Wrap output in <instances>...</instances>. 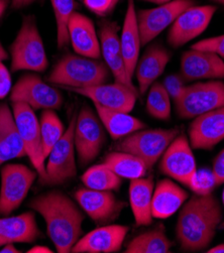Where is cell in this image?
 <instances>
[{"instance_id":"obj_1","label":"cell","mask_w":224,"mask_h":253,"mask_svg":"<svg viewBox=\"0 0 224 253\" xmlns=\"http://www.w3.org/2000/svg\"><path fill=\"white\" fill-rule=\"evenodd\" d=\"M29 207L42 215L46 233L59 253L71 252L82 235L84 215L64 193L51 191L34 198Z\"/></svg>"},{"instance_id":"obj_2","label":"cell","mask_w":224,"mask_h":253,"mask_svg":"<svg viewBox=\"0 0 224 253\" xmlns=\"http://www.w3.org/2000/svg\"><path fill=\"white\" fill-rule=\"evenodd\" d=\"M222 217L221 205L212 194H194L182 206L176 225V237L181 249L188 252L206 249L216 234Z\"/></svg>"},{"instance_id":"obj_3","label":"cell","mask_w":224,"mask_h":253,"mask_svg":"<svg viewBox=\"0 0 224 253\" xmlns=\"http://www.w3.org/2000/svg\"><path fill=\"white\" fill-rule=\"evenodd\" d=\"M110 71L105 63L80 55L63 57L47 76V82L62 88H85L105 84Z\"/></svg>"},{"instance_id":"obj_4","label":"cell","mask_w":224,"mask_h":253,"mask_svg":"<svg viewBox=\"0 0 224 253\" xmlns=\"http://www.w3.org/2000/svg\"><path fill=\"white\" fill-rule=\"evenodd\" d=\"M11 71L45 72L48 61L42 36L34 16H26L10 46Z\"/></svg>"},{"instance_id":"obj_5","label":"cell","mask_w":224,"mask_h":253,"mask_svg":"<svg viewBox=\"0 0 224 253\" xmlns=\"http://www.w3.org/2000/svg\"><path fill=\"white\" fill-rule=\"evenodd\" d=\"M178 135L177 128L140 129L121 138L114 148L139 158L147 165L148 169H152Z\"/></svg>"},{"instance_id":"obj_6","label":"cell","mask_w":224,"mask_h":253,"mask_svg":"<svg viewBox=\"0 0 224 253\" xmlns=\"http://www.w3.org/2000/svg\"><path fill=\"white\" fill-rule=\"evenodd\" d=\"M180 118L192 119L224 106V83L209 81L185 86L181 95L174 100Z\"/></svg>"},{"instance_id":"obj_7","label":"cell","mask_w":224,"mask_h":253,"mask_svg":"<svg viewBox=\"0 0 224 253\" xmlns=\"http://www.w3.org/2000/svg\"><path fill=\"white\" fill-rule=\"evenodd\" d=\"M76 119L77 115H73L63 136L49 151L45 165L46 175L42 184L46 186H58L76 176V149H75L74 143Z\"/></svg>"},{"instance_id":"obj_8","label":"cell","mask_w":224,"mask_h":253,"mask_svg":"<svg viewBox=\"0 0 224 253\" xmlns=\"http://www.w3.org/2000/svg\"><path fill=\"white\" fill-rule=\"evenodd\" d=\"M106 142L104 126L98 115L84 106L77 115L74 131V143L79 164L82 167L93 162Z\"/></svg>"},{"instance_id":"obj_9","label":"cell","mask_w":224,"mask_h":253,"mask_svg":"<svg viewBox=\"0 0 224 253\" xmlns=\"http://www.w3.org/2000/svg\"><path fill=\"white\" fill-rule=\"evenodd\" d=\"M0 215L8 216L27 198L38 172L21 164H7L0 170Z\"/></svg>"},{"instance_id":"obj_10","label":"cell","mask_w":224,"mask_h":253,"mask_svg":"<svg viewBox=\"0 0 224 253\" xmlns=\"http://www.w3.org/2000/svg\"><path fill=\"white\" fill-rule=\"evenodd\" d=\"M11 110L24 148H26L27 156L40 175L41 183H43L46 175V159L44 154L40 121L35 114V110L26 103L12 102Z\"/></svg>"},{"instance_id":"obj_11","label":"cell","mask_w":224,"mask_h":253,"mask_svg":"<svg viewBox=\"0 0 224 253\" xmlns=\"http://www.w3.org/2000/svg\"><path fill=\"white\" fill-rule=\"evenodd\" d=\"M11 102H22L38 109H60L63 97L60 91L44 82L36 74L23 75L10 91Z\"/></svg>"},{"instance_id":"obj_12","label":"cell","mask_w":224,"mask_h":253,"mask_svg":"<svg viewBox=\"0 0 224 253\" xmlns=\"http://www.w3.org/2000/svg\"><path fill=\"white\" fill-rule=\"evenodd\" d=\"M160 171L171 179L191 188L197 172L196 160L192 146L185 135L174 139L161 158Z\"/></svg>"},{"instance_id":"obj_13","label":"cell","mask_w":224,"mask_h":253,"mask_svg":"<svg viewBox=\"0 0 224 253\" xmlns=\"http://www.w3.org/2000/svg\"><path fill=\"white\" fill-rule=\"evenodd\" d=\"M193 5H195L194 0H172L157 7L136 12L141 45L153 42L184 10Z\"/></svg>"},{"instance_id":"obj_14","label":"cell","mask_w":224,"mask_h":253,"mask_svg":"<svg viewBox=\"0 0 224 253\" xmlns=\"http://www.w3.org/2000/svg\"><path fill=\"white\" fill-rule=\"evenodd\" d=\"M217 7L196 4L184 10L171 25L167 36L172 47H180L203 34L208 28Z\"/></svg>"},{"instance_id":"obj_15","label":"cell","mask_w":224,"mask_h":253,"mask_svg":"<svg viewBox=\"0 0 224 253\" xmlns=\"http://www.w3.org/2000/svg\"><path fill=\"white\" fill-rule=\"evenodd\" d=\"M89 98L93 103L104 108L130 113L137 100V90L121 83L100 84L85 88H63Z\"/></svg>"},{"instance_id":"obj_16","label":"cell","mask_w":224,"mask_h":253,"mask_svg":"<svg viewBox=\"0 0 224 253\" xmlns=\"http://www.w3.org/2000/svg\"><path fill=\"white\" fill-rule=\"evenodd\" d=\"M99 42H100L101 55L104 58V63L108 67L110 73H112L115 82L137 90L127 72L126 63H124L121 53L118 27L115 22L104 21L101 23L100 32H99Z\"/></svg>"},{"instance_id":"obj_17","label":"cell","mask_w":224,"mask_h":253,"mask_svg":"<svg viewBox=\"0 0 224 253\" xmlns=\"http://www.w3.org/2000/svg\"><path fill=\"white\" fill-rule=\"evenodd\" d=\"M224 139V106L194 118L189 127V141L194 149H212Z\"/></svg>"},{"instance_id":"obj_18","label":"cell","mask_w":224,"mask_h":253,"mask_svg":"<svg viewBox=\"0 0 224 253\" xmlns=\"http://www.w3.org/2000/svg\"><path fill=\"white\" fill-rule=\"evenodd\" d=\"M75 199L83 211L96 223H107L114 220L124 207L112 191H96L88 188L79 189Z\"/></svg>"},{"instance_id":"obj_19","label":"cell","mask_w":224,"mask_h":253,"mask_svg":"<svg viewBox=\"0 0 224 253\" xmlns=\"http://www.w3.org/2000/svg\"><path fill=\"white\" fill-rule=\"evenodd\" d=\"M185 81L224 79V61L219 56L190 48L181 58V74Z\"/></svg>"},{"instance_id":"obj_20","label":"cell","mask_w":224,"mask_h":253,"mask_svg":"<svg viewBox=\"0 0 224 253\" xmlns=\"http://www.w3.org/2000/svg\"><path fill=\"white\" fill-rule=\"evenodd\" d=\"M130 228L124 225L99 227L81 237L71 250L73 253H113L121 249Z\"/></svg>"},{"instance_id":"obj_21","label":"cell","mask_w":224,"mask_h":253,"mask_svg":"<svg viewBox=\"0 0 224 253\" xmlns=\"http://www.w3.org/2000/svg\"><path fill=\"white\" fill-rule=\"evenodd\" d=\"M69 41L77 55L99 59L101 48L93 21L86 15L74 11L68 25Z\"/></svg>"},{"instance_id":"obj_22","label":"cell","mask_w":224,"mask_h":253,"mask_svg":"<svg viewBox=\"0 0 224 253\" xmlns=\"http://www.w3.org/2000/svg\"><path fill=\"white\" fill-rule=\"evenodd\" d=\"M41 237L34 212L0 218V248L8 243H33Z\"/></svg>"},{"instance_id":"obj_23","label":"cell","mask_w":224,"mask_h":253,"mask_svg":"<svg viewBox=\"0 0 224 253\" xmlns=\"http://www.w3.org/2000/svg\"><path fill=\"white\" fill-rule=\"evenodd\" d=\"M141 46L136 9L134 0H129L120 36V47L129 77L133 80Z\"/></svg>"},{"instance_id":"obj_24","label":"cell","mask_w":224,"mask_h":253,"mask_svg":"<svg viewBox=\"0 0 224 253\" xmlns=\"http://www.w3.org/2000/svg\"><path fill=\"white\" fill-rule=\"evenodd\" d=\"M26 156L12 110L7 104H0V166Z\"/></svg>"},{"instance_id":"obj_25","label":"cell","mask_w":224,"mask_h":253,"mask_svg":"<svg viewBox=\"0 0 224 253\" xmlns=\"http://www.w3.org/2000/svg\"><path fill=\"white\" fill-rule=\"evenodd\" d=\"M170 60L171 55L164 46L155 44L145 50L143 56L138 60L134 72L140 94H144L157 81Z\"/></svg>"},{"instance_id":"obj_26","label":"cell","mask_w":224,"mask_h":253,"mask_svg":"<svg viewBox=\"0 0 224 253\" xmlns=\"http://www.w3.org/2000/svg\"><path fill=\"white\" fill-rule=\"evenodd\" d=\"M189 194L169 179L160 181L155 187L152 201V214L155 219H167L183 205Z\"/></svg>"},{"instance_id":"obj_27","label":"cell","mask_w":224,"mask_h":253,"mask_svg":"<svg viewBox=\"0 0 224 253\" xmlns=\"http://www.w3.org/2000/svg\"><path fill=\"white\" fill-rule=\"evenodd\" d=\"M155 190L154 179L139 178L131 181L130 203L134 221L139 226H147L153 221L152 201Z\"/></svg>"},{"instance_id":"obj_28","label":"cell","mask_w":224,"mask_h":253,"mask_svg":"<svg viewBox=\"0 0 224 253\" xmlns=\"http://www.w3.org/2000/svg\"><path fill=\"white\" fill-rule=\"evenodd\" d=\"M93 104L105 130L115 140L121 139L146 127L141 120L132 116L130 113L107 109L96 103Z\"/></svg>"},{"instance_id":"obj_29","label":"cell","mask_w":224,"mask_h":253,"mask_svg":"<svg viewBox=\"0 0 224 253\" xmlns=\"http://www.w3.org/2000/svg\"><path fill=\"white\" fill-rule=\"evenodd\" d=\"M104 164L121 179H129L131 181L143 178L149 169L147 165L139 158L119 150L109 153L104 159Z\"/></svg>"},{"instance_id":"obj_30","label":"cell","mask_w":224,"mask_h":253,"mask_svg":"<svg viewBox=\"0 0 224 253\" xmlns=\"http://www.w3.org/2000/svg\"><path fill=\"white\" fill-rule=\"evenodd\" d=\"M173 242L167 237L163 226L154 230L139 234L129 242L127 253H167L170 252Z\"/></svg>"},{"instance_id":"obj_31","label":"cell","mask_w":224,"mask_h":253,"mask_svg":"<svg viewBox=\"0 0 224 253\" xmlns=\"http://www.w3.org/2000/svg\"><path fill=\"white\" fill-rule=\"evenodd\" d=\"M86 188L96 191H117L121 186V178L104 163L89 168L82 175Z\"/></svg>"},{"instance_id":"obj_32","label":"cell","mask_w":224,"mask_h":253,"mask_svg":"<svg viewBox=\"0 0 224 253\" xmlns=\"http://www.w3.org/2000/svg\"><path fill=\"white\" fill-rule=\"evenodd\" d=\"M40 128L44 154L46 159L49 151L63 136L66 128L57 113L52 109H45L43 111L40 121Z\"/></svg>"},{"instance_id":"obj_33","label":"cell","mask_w":224,"mask_h":253,"mask_svg":"<svg viewBox=\"0 0 224 253\" xmlns=\"http://www.w3.org/2000/svg\"><path fill=\"white\" fill-rule=\"evenodd\" d=\"M146 98V111L154 118L168 120L171 117V97L163 83L155 82L148 88Z\"/></svg>"},{"instance_id":"obj_34","label":"cell","mask_w":224,"mask_h":253,"mask_svg":"<svg viewBox=\"0 0 224 253\" xmlns=\"http://www.w3.org/2000/svg\"><path fill=\"white\" fill-rule=\"evenodd\" d=\"M57 25V45L63 48L70 42L68 25L76 3L74 0H51Z\"/></svg>"},{"instance_id":"obj_35","label":"cell","mask_w":224,"mask_h":253,"mask_svg":"<svg viewBox=\"0 0 224 253\" xmlns=\"http://www.w3.org/2000/svg\"><path fill=\"white\" fill-rule=\"evenodd\" d=\"M217 186L218 185L213 170L207 168H203L201 169H197L195 179L190 189L196 195L206 196L212 194Z\"/></svg>"},{"instance_id":"obj_36","label":"cell","mask_w":224,"mask_h":253,"mask_svg":"<svg viewBox=\"0 0 224 253\" xmlns=\"http://www.w3.org/2000/svg\"><path fill=\"white\" fill-rule=\"evenodd\" d=\"M191 48L210 52L224 59V35L199 41L195 42Z\"/></svg>"},{"instance_id":"obj_37","label":"cell","mask_w":224,"mask_h":253,"mask_svg":"<svg viewBox=\"0 0 224 253\" xmlns=\"http://www.w3.org/2000/svg\"><path fill=\"white\" fill-rule=\"evenodd\" d=\"M184 81L182 76L178 74H171L165 78L163 85L173 101L176 100L183 92L185 88Z\"/></svg>"},{"instance_id":"obj_38","label":"cell","mask_w":224,"mask_h":253,"mask_svg":"<svg viewBox=\"0 0 224 253\" xmlns=\"http://www.w3.org/2000/svg\"><path fill=\"white\" fill-rule=\"evenodd\" d=\"M85 6L95 14L104 16L116 5L114 0H83Z\"/></svg>"},{"instance_id":"obj_39","label":"cell","mask_w":224,"mask_h":253,"mask_svg":"<svg viewBox=\"0 0 224 253\" xmlns=\"http://www.w3.org/2000/svg\"><path fill=\"white\" fill-rule=\"evenodd\" d=\"M10 72L3 63H0V99L5 98L11 91Z\"/></svg>"},{"instance_id":"obj_40","label":"cell","mask_w":224,"mask_h":253,"mask_svg":"<svg viewBox=\"0 0 224 253\" xmlns=\"http://www.w3.org/2000/svg\"><path fill=\"white\" fill-rule=\"evenodd\" d=\"M212 170L215 175L217 185L219 186V185L224 184V148L214 159Z\"/></svg>"},{"instance_id":"obj_41","label":"cell","mask_w":224,"mask_h":253,"mask_svg":"<svg viewBox=\"0 0 224 253\" xmlns=\"http://www.w3.org/2000/svg\"><path fill=\"white\" fill-rule=\"evenodd\" d=\"M36 0H11V5L14 9H20L34 3Z\"/></svg>"},{"instance_id":"obj_42","label":"cell","mask_w":224,"mask_h":253,"mask_svg":"<svg viewBox=\"0 0 224 253\" xmlns=\"http://www.w3.org/2000/svg\"><path fill=\"white\" fill-rule=\"evenodd\" d=\"M20 250L17 249L13 243H8L0 248V253H19Z\"/></svg>"},{"instance_id":"obj_43","label":"cell","mask_w":224,"mask_h":253,"mask_svg":"<svg viewBox=\"0 0 224 253\" xmlns=\"http://www.w3.org/2000/svg\"><path fill=\"white\" fill-rule=\"evenodd\" d=\"M28 252H29V253H53L54 251H53L52 249H49L48 247L37 245V246L31 248Z\"/></svg>"},{"instance_id":"obj_44","label":"cell","mask_w":224,"mask_h":253,"mask_svg":"<svg viewBox=\"0 0 224 253\" xmlns=\"http://www.w3.org/2000/svg\"><path fill=\"white\" fill-rule=\"evenodd\" d=\"M9 58L8 53L6 52V49L4 48L1 41H0V63H3L4 61H6Z\"/></svg>"},{"instance_id":"obj_45","label":"cell","mask_w":224,"mask_h":253,"mask_svg":"<svg viewBox=\"0 0 224 253\" xmlns=\"http://www.w3.org/2000/svg\"><path fill=\"white\" fill-rule=\"evenodd\" d=\"M206 252H208V253H224V243L216 245V246L208 249V251H206Z\"/></svg>"},{"instance_id":"obj_46","label":"cell","mask_w":224,"mask_h":253,"mask_svg":"<svg viewBox=\"0 0 224 253\" xmlns=\"http://www.w3.org/2000/svg\"><path fill=\"white\" fill-rule=\"evenodd\" d=\"M9 4V0H0V17H1Z\"/></svg>"},{"instance_id":"obj_47","label":"cell","mask_w":224,"mask_h":253,"mask_svg":"<svg viewBox=\"0 0 224 253\" xmlns=\"http://www.w3.org/2000/svg\"><path fill=\"white\" fill-rule=\"evenodd\" d=\"M142 1H146V2H151V3H155V4H164L167 2L172 1V0H142Z\"/></svg>"},{"instance_id":"obj_48","label":"cell","mask_w":224,"mask_h":253,"mask_svg":"<svg viewBox=\"0 0 224 253\" xmlns=\"http://www.w3.org/2000/svg\"><path fill=\"white\" fill-rule=\"evenodd\" d=\"M211 1L216 2L218 4H221V5H224V0H211Z\"/></svg>"},{"instance_id":"obj_49","label":"cell","mask_w":224,"mask_h":253,"mask_svg":"<svg viewBox=\"0 0 224 253\" xmlns=\"http://www.w3.org/2000/svg\"><path fill=\"white\" fill-rule=\"evenodd\" d=\"M222 202H223V205H224V189H223V193H222Z\"/></svg>"},{"instance_id":"obj_50","label":"cell","mask_w":224,"mask_h":253,"mask_svg":"<svg viewBox=\"0 0 224 253\" xmlns=\"http://www.w3.org/2000/svg\"><path fill=\"white\" fill-rule=\"evenodd\" d=\"M221 228H223V229H224V222L221 224Z\"/></svg>"},{"instance_id":"obj_51","label":"cell","mask_w":224,"mask_h":253,"mask_svg":"<svg viewBox=\"0 0 224 253\" xmlns=\"http://www.w3.org/2000/svg\"><path fill=\"white\" fill-rule=\"evenodd\" d=\"M114 2H115V4L118 2V0H114Z\"/></svg>"}]
</instances>
